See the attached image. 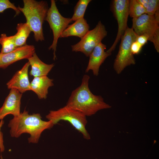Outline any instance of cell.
I'll use <instances>...</instances> for the list:
<instances>
[{
    "instance_id": "obj_1",
    "label": "cell",
    "mask_w": 159,
    "mask_h": 159,
    "mask_svg": "<svg viewBox=\"0 0 159 159\" xmlns=\"http://www.w3.org/2000/svg\"><path fill=\"white\" fill-rule=\"evenodd\" d=\"M90 79L88 75L83 76L80 85L72 91L66 105L86 117L94 115L100 110L111 107L101 96L94 95L91 92L89 87Z\"/></svg>"
},
{
    "instance_id": "obj_2",
    "label": "cell",
    "mask_w": 159,
    "mask_h": 159,
    "mask_svg": "<svg viewBox=\"0 0 159 159\" xmlns=\"http://www.w3.org/2000/svg\"><path fill=\"white\" fill-rule=\"evenodd\" d=\"M54 125L51 121L43 120L39 114H29L25 110L18 116L14 117L8 125L11 137L17 138L23 133H27L30 135L29 142L34 143L38 142L44 130L51 129Z\"/></svg>"
},
{
    "instance_id": "obj_3",
    "label": "cell",
    "mask_w": 159,
    "mask_h": 159,
    "mask_svg": "<svg viewBox=\"0 0 159 159\" xmlns=\"http://www.w3.org/2000/svg\"><path fill=\"white\" fill-rule=\"evenodd\" d=\"M23 7L19 6L18 8L25 16L26 23L34 33L35 40H44L42 26L49 9L47 2L35 0H23Z\"/></svg>"
},
{
    "instance_id": "obj_4",
    "label": "cell",
    "mask_w": 159,
    "mask_h": 159,
    "mask_svg": "<svg viewBox=\"0 0 159 159\" xmlns=\"http://www.w3.org/2000/svg\"><path fill=\"white\" fill-rule=\"evenodd\" d=\"M46 118L52 121L54 125L61 120L69 122L83 135L84 138L89 140L91 137L86 126L87 123V117L80 112L65 105L55 110H50Z\"/></svg>"
},
{
    "instance_id": "obj_5",
    "label": "cell",
    "mask_w": 159,
    "mask_h": 159,
    "mask_svg": "<svg viewBox=\"0 0 159 159\" xmlns=\"http://www.w3.org/2000/svg\"><path fill=\"white\" fill-rule=\"evenodd\" d=\"M137 36L132 28L128 27L122 37L119 50L113 64L114 69L117 74L120 73L127 67L135 64L131 46L136 40Z\"/></svg>"
},
{
    "instance_id": "obj_6",
    "label": "cell",
    "mask_w": 159,
    "mask_h": 159,
    "mask_svg": "<svg viewBox=\"0 0 159 159\" xmlns=\"http://www.w3.org/2000/svg\"><path fill=\"white\" fill-rule=\"evenodd\" d=\"M45 20L49 24L53 33V39L49 49L53 51V59L56 58V52L58 39L62 32L72 21L71 18L62 16L59 12L54 0H51V5L47 11Z\"/></svg>"
},
{
    "instance_id": "obj_7",
    "label": "cell",
    "mask_w": 159,
    "mask_h": 159,
    "mask_svg": "<svg viewBox=\"0 0 159 159\" xmlns=\"http://www.w3.org/2000/svg\"><path fill=\"white\" fill-rule=\"evenodd\" d=\"M105 26L99 21L96 26L89 30L77 44L71 46L73 52H80L89 57L94 48L107 35Z\"/></svg>"
},
{
    "instance_id": "obj_8",
    "label": "cell",
    "mask_w": 159,
    "mask_h": 159,
    "mask_svg": "<svg viewBox=\"0 0 159 159\" xmlns=\"http://www.w3.org/2000/svg\"><path fill=\"white\" fill-rule=\"evenodd\" d=\"M138 35L146 34L152 42L154 37L159 34V10L154 15L144 14L132 18L131 27Z\"/></svg>"
},
{
    "instance_id": "obj_9",
    "label": "cell",
    "mask_w": 159,
    "mask_h": 159,
    "mask_svg": "<svg viewBox=\"0 0 159 159\" xmlns=\"http://www.w3.org/2000/svg\"><path fill=\"white\" fill-rule=\"evenodd\" d=\"M129 0H114L111 8L118 24V30L115 40L110 47L107 51L110 53L115 47L128 27L127 22L129 15Z\"/></svg>"
},
{
    "instance_id": "obj_10",
    "label": "cell",
    "mask_w": 159,
    "mask_h": 159,
    "mask_svg": "<svg viewBox=\"0 0 159 159\" xmlns=\"http://www.w3.org/2000/svg\"><path fill=\"white\" fill-rule=\"evenodd\" d=\"M35 52V47L34 45L26 44L17 47L8 53L0 54V68H6L16 61L28 59Z\"/></svg>"
},
{
    "instance_id": "obj_11",
    "label": "cell",
    "mask_w": 159,
    "mask_h": 159,
    "mask_svg": "<svg viewBox=\"0 0 159 159\" xmlns=\"http://www.w3.org/2000/svg\"><path fill=\"white\" fill-rule=\"evenodd\" d=\"M22 95V94L16 90L11 89L3 105L0 108V120H3L9 114L15 117L20 114Z\"/></svg>"
},
{
    "instance_id": "obj_12",
    "label": "cell",
    "mask_w": 159,
    "mask_h": 159,
    "mask_svg": "<svg viewBox=\"0 0 159 159\" xmlns=\"http://www.w3.org/2000/svg\"><path fill=\"white\" fill-rule=\"evenodd\" d=\"M106 46L102 42L94 48L90 54L89 60L85 72L92 70L95 76L99 74L100 66L106 58L111 54L112 53L105 51Z\"/></svg>"
},
{
    "instance_id": "obj_13",
    "label": "cell",
    "mask_w": 159,
    "mask_h": 159,
    "mask_svg": "<svg viewBox=\"0 0 159 159\" xmlns=\"http://www.w3.org/2000/svg\"><path fill=\"white\" fill-rule=\"evenodd\" d=\"M29 66L28 62L21 69L15 73L6 84L9 89H15L22 94L30 90V82L28 74Z\"/></svg>"
},
{
    "instance_id": "obj_14",
    "label": "cell",
    "mask_w": 159,
    "mask_h": 159,
    "mask_svg": "<svg viewBox=\"0 0 159 159\" xmlns=\"http://www.w3.org/2000/svg\"><path fill=\"white\" fill-rule=\"evenodd\" d=\"M53 81L47 76L34 77L30 83V90L34 92L39 99H45L48 89L54 85Z\"/></svg>"
},
{
    "instance_id": "obj_15",
    "label": "cell",
    "mask_w": 159,
    "mask_h": 159,
    "mask_svg": "<svg viewBox=\"0 0 159 159\" xmlns=\"http://www.w3.org/2000/svg\"><path fill=\"white\" fill-rule=\"evenodd\" d=\"M90 26L84 18L75 21L69 25L62 32L60 38L76 36L82 39L89 30Z\"/></svg>"
},
{
    "instance_id": "obj_16",
    "label": "cell",
    "mask_w": 159,
    "mask_h": 159,
    "mask_svg": "<svg viewBox=\"0 0 159 159\" xmlns=\"http://www.w3.org/2000/svg\"><path fill=\"white\" fill-rule=\"evenodd\" d=\"M27 59L31 66L30 74L34 77L47 76L54 66V64H47L43 62L35 52Z\"/></svg>"
},
{
    "instance_id": "obj_17",
    "label": "cell",
    "mask_w": 159,
    "mask_h": 159,
    "mask_svg": "<svg viewBox=\"0 0 159 159\" xmlns=\"http://www.w3.org/2000/svg\"><path fill=\"white\" fill-rule=\"evenodd\" d=\"M16 33L14 35L16 47L26 44V40L31 32V29L26 23H19L16 27Z\"/></svg>"
},
{
    "instance_id": "obj_18",
    "label": "cell",
    "mask_w": 159,
    "mask_h": 159,
    "mask_svg": "<svg viewBox=\"0 0 159 159\" xmlns=\"http://www.w3.org/2000/svg\"><path fill=\"white\" fill-rule=\"evenodd\" d=\"M0 44L1 46L0 54H5L10 52L16 48L14 36H7L5 34H2L0 37Z\"/></svg>"
},
{
    "instance_id": "obj_19",
    "label": "cell",
    "mask_w": 159,
    "mask_h": 159,
    "mask_svg": "<svg viewBox=\"0 0 159 159\" xmlns=\"http://www.w3.org/2000/svg\"><path fill=\"white\" fill-rule=\"evenodd\" d=\"M91 0H79L74 7L73 14L71 18L72 21H75L84 18L85 13Z\"/></svg>"
},
{
    "instance_id": "obj_20",
    "label": "cell",
    "mask_w": 159,
    "mask_h": 159,
    "mask_svg": "<svg viewBox=\"0 0 159 159\" xmlns=\"http://www.w3.org/2000/svg\"><path fill=\"white\" fill-rule=\"evenodd\" d=\"M146 14L145 9L137 0H130L129 5V15L132 18L138 17Z\"/></svg>"
},
{
    "instance_id": "obj_21",
    "label": "cell",
    "mask_w": 159,
    "mask_h": 159,
    "mask_svg": "<svg viewBox=\"0 0 159 159\" xmlns=\"http://www.w3.org/2000/svg\"><path fill=\"white\" fill-rule=\"evenodd\" d=\"M145 10L146 14L150 15H154L157 11L159 10V0H148Z\"/></svg>"
},
{
    "instance_id": "obj_22",
    "label": "cell",
    "mask_w": 159,
    "mask_h": 159,
    "mask_svg": "<svg viewBox=\"0 0 159 159\" xmlns=\"http://www.w3.org/2000/svg\"><path fill=\"white\" fill-rule=\"evenodd\" d=\"M11 9L14 10L16 15H18L21 12L14 4L9 0H0V13L3 12L5 10Z\"/></svg>"
},
{
    "instance_id": "obj_23",
    "label": "cell",
    "mask_w": 159,
    "mask_h": 159,
    "mask_svg": "<svg viewBox=\"0 0 159 159\" xmlns=\"http://www.w3.org/2000/svg\"><path fill=\"white\" fill-rule=\"evenodd\" d=\"M143 46L136 41H134L131 46V51L132 54H138L141 51Z\"/></svg>"
},
{
    "instance_id": "obj_24",
    "label": "cell",
    "mask_w": 159,
    "mask_h": 159,
    "mask_svg": "<svg viewBox=\"0 0 159 159\" xmlns=\"http://www.w3.org/2000/svg\"><path fill=\"white\" fill-rule=\"evenodd\" d=\"M135 41L143 47L149 41V37L146 34L137 35Z\"/></svg>"
},
{
    "instance_id": "obj_25",
    "label": "cell",
    "mask_w": 159,
    "mask_h": 159,
    "mask_svg": "<svg viewBox=\"0 0 159 159\" xmlns=\"http://www.w3.org/2000/svg\"><path fill=\"white\" fill-rule=\"evenodd\" d=\"M4 123V121L3 120H1L0 122V150L1 152H4L5 149L4 145L3 134L1 131V127Z\"/></svg>"
},
{
    "instance_id": "obj_26",
    "label": "cell",
    "mask_w": 159,
    "mask_h": 159,
    "mask_svg": "<svg viewBox=\"0 0 159 159\" xmlns=\"http://www.w3.org/2000/svg\"><path fill=\"white\" fill-rule=\"evenodd\" d=\"M137 0L139 3L146 9L148 6V0Z\"/></svg>"
},
{
    "instance_id": "obj_27",
    "label": "cell",
    "mask_w": 159,
    "mask_h": 159,
    "mask_svg": "<svg viewBox=\"0 0 159 159\" xmlns=\"http://www.w3.org/2000/svg\"><path fill=\"white\" fill-rule=\"evenodd\" d=\"M1 159H3L2 158H1Z\"/></svg>"
},
{
    "instance_id": "obj_28",
    "label": "cell",
    "mask_w": 159,
    "mask_h": 159,
    "mask_svg": "<svg viewBox=\"0 0 159 159\" xmlns=\"http://www.w3.org/2000/svg\"><path fill=\"white\" fill-rule=\"evenodd\" d=\"M95 159H97V158H96Z\"/></svg>"
}]
</instances>
